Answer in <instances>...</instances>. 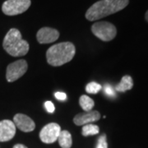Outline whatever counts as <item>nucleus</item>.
I'll use <instances>...</instances> for the list:
<instances>
[{"mask_svg":"<svg viewBox=\"0 0 148 148\" xmlns=\"http://www.w3.org/2000/svg\"><path fill=\"white\" fill-rule=\"evenodd\" d=\"M54 96L55 98L58 100V101H64L67 99V95L64 93V92H60V91H58L54 94Z\"/></svg>","mask_w":148,"mask_h":148,"instance_id":"nucleus-20","label":"nucleus"},{"mask_svg":"<svg viewBox=\"0 0 148 148\" xmlns=\"http://www.w3.org/2000/svg\"><path fill=\"white\" fill-rule=\"evenodd\" d=\"M101 90V86L97 82H91L86 85V91L90 94H97Z\"/></svg>","mask_w":148,"mask_h":148,"instance_id":"nucleus-16","label":"nucleus"},{"mask_svg":"<svg viewBox=\"0 0 148 148\" xmlns=\"http://www.w3.org/2000/svg\"><path fill=\"white\" fill-rule=\"evenodd\" d=\"M31 3V0H7L2 6V11L7 16H15L26 12Z\"/></svg>","mask_w":148,"mask_h":148,"instance_id":"nucleus-5","label":"nucleus"},{"mask_svg":"<svg viewBox=\"0 0 148 148\" xmlns=\"http://www.w3.org/2000/svg\"><path fill=\"white\" fill-rule=\"evenodd\" d=\"M96 148H108V144L106 142V135L103 134L98 138Z\"/></svg>","mask_w":148,"mask_h":148,"instance_id":"nucleus-17","label":"nucleus"},{"mask_svg":"<svg viewBox=\"0 0 148 148\" xmlns=\"http://www.w3.org/2000/svg\"><path fill=\"white\" fill-rule=\"evenodd\" d=\"M145 18H146V20L148 22V11H147V12H146V14H145Z\"/></svg>","mask_w":148,"mask_h":148,"instance_id":"nucleus-22","label":"nucleus"},{"mask_svg":"<svg viewBox=\"0 0 148 148\" xmlns=\"http://www.w3.org/2000/svg\"><path fill=\"white\" fill-rule=\"evenodd\" d=\"M100 119H101V114L98 111L91 110L77 114L74 117L73 122L76 125L82 126L98 121Z\"/></svg>","mask_w":148,"mask_h":148,"instance_id":"nucleus-11","label":"nucleus"},{"mask_svg":"<svg viewBox=\"0 0 148 148\" xmlns=\"http://www.w3.org/2000/svg\"><path fill=\"white\" fill-rule=\"evenodd\" d=\"M76 49L73 43L62 42L48 49L46 58L48 64L58 67L70 62L75 55Z\"/></svg>","mask_w":148,"mask_h":148,"instance_id":"nucleus-2","label":"nucleus"},{"mask_svg":"<svg viewBox=\"0 0 148 148\" xmlns=\"http://www.w3.org/2000/svg\"><path fill=\"white\" fill-rule=\"evenodd\" d=\"M16 126L13 121L5 119L0 121V142H8L14 138Z\"/></svg>","mask_w":148,"mask_h":148,"instance_id":"nucleus-9","label":"nucleus"},{"mask_svg":"<svg viewBox=\"0 0 148 148\" xmlns=\"http://www.w3.org/2000/svg\"><path fill=\"white\" fill-rule=\"evenodd\" d=\"M132 86H133L132 78L130 76L126 75L122 77L120 82L115 86V90L119 92H125L127 90H131Z\"/></svg>","mask_w":148,"mask_h":148,"instance_id":"nucleus-12","label":"nucleus"},{"mask_svg":"<svg viewBox=\"0 0 148 148\" xmlns=\"http://www.w3.org/2000/svg\"><path fill=\"white\" fill-rule=\"evenodd\" d=\"M91 32L103 41H110L117 35L116 27L108 21H98L91 27Z\"/></svg>","mask_w":148,"mask_h":148,"instance_id":"nucleus-4","label":"nucleus"},{"mask_svg":"<svg viewBox=\"0 0 148 148\" xmlns=\"http://www.w3.org/2000/svg\"><path fill=\"white\" fill-rule=\"evenodd\" d=\"M28 65L26 60L20 59L10 64L7 67L6 78L8 82H13L26 73Z\"/></svg>","mask_w":148,"mask_h":148,"instance_id":"nucleus-6","label":"nucleus"},{"mask_svg":"<svg viewBox=\"0 0 148 148\" xmlns=\"http://www.w3.org/2000/svg\"><path fill=\"white\" fill-rule=\"evenodd\" d=\"M129 0H100L89 8L86 12L88 21H96L123 10L128 5Z\"/></svg>","mask_w":148,"mask_h":148,"instance_id":"nucleus-1","label":"nucleus"},{"mask_svg":"<svg viewBox=\"0 0 148 148\" xmlns=\"http://www.w3.org/2000/svg\"><path fill=\"white\" fill-rule=\"evenodd\" d=\"M3 46L6 52L13 57L26 55L30 49L28 42L22 39L21 32L16 28H12L6 34Z\"/></svg>","mask_w":148,"mask_h":148,"instance_id":"nucleus-3","label":"nucleus"},{"mask_svg":"<svg viewBox=\"0 0 148 148\" xmlns=\"http://www.w3.org/2000/svg\"><path fill=\"white\" fill-rule=\"evenodd\" d=\"M59 37V32L53 28L43 27L36 34V38L40 44H49L57 40Z\"/></svg>","mask_w":148,"mask_h":148,"instance_id":"nucleus-8","label":"nucleus"},{"mask_svg":"<svg viewBox=\"0 0 148 148\" xmlns=\"http://www.w3.org/2000/svg\"><path fill=\"white\" fill-rule=\"evenodd\" d=\"M59 146L62 148H71L73 144V139L70 132L64 130L59 133L58 138Z\"/></svg>","mask_w":148,"mask_h":148,"instance_id":"nucleus-13","label":"nucleus"},{"mask_svg":"<svg viewBox=\"0 0 148 148\" xmlns=\"http://www.w3.org/2000/svg\"><path fill=\"white\" fill-rule=\"evenodd\" d=\"M45 110L49 112V113H53L54 110H55V107H54V105L51 101H46L45 103Z\"/></svg>","mask_w":148,"mask_h":148,"instance_id":"nucleus-19","label":"nucleus"},{"mask_svg":"<svg viewBox=\"0 0 148 148\" xmlns=\"http://www.w3.org/2000/svg\"><path fill=\"white\" fill-rule=\"evenodd\" d=\"M100 132V128L97 125L89 123V124H86L82 127V133L84 137L87 136H92V135H96Z\"/></svg>","mask_w":148,"mask_h":148,"instance_id":"nucleus-15","label":"nucleus"},{"mask_svg":"<svg viewBox=\"0 0 148 148\" xmlns=\"http://www.w3.org/2000/svg\"><path fill=\"white\" fill-rule=\"evenodd\" d=\"M60 132L61 127L58 123H50L41 129V131L40 132V138L44 143H53L58 141Z\"/></svg>","mask_w":148,"mask_h":148,"instance_id":"nucleus-7","label":"nucleus"},{"mask_svg":"<svg viewBox=\"0 0 148 148\" xmlns=\"http://www.w3.org/2000/svg\"><path fill=\"white\" fill-rule=\"evenodd\" d=\"M12 148H28L26 146H24V145H22V144H16L14 147Z\"/></svg>","mask_w":148,"mask_h":148,"instance_id":"nucleus-21","label":"nucleus"},{"mask_svg":"<svg viewBox=\"0 0 148 148\" xmlns=\"http://www.w3.org/2000/svg\"><path fill=\"white\" fill-rule=\"evenodd\" d=\"M105 93L110 97H114L115 96V90L110 85H106L105 86Z\"/></svg>","mask_w":148,"mask_h":148,"instance_id":"nucleus-18","label":"nucleus"},{"mask_svg":"<svg viewBox=\"0 0 148 148\" xmlns=\"http://www.w3.org/2000/svg\"><path fill=\"white\" fill-rule=\"evenodd\" d=\"M79 104L80 106L82 107V109L85 112H88V111L92 110L93 107L95 106V101L89 96L83 95L80 97Z\"/></svg>","mask_w":148,"mask_h":148,"instance_id":"nucleus-14","label":"nucleus"},{"mask_svg":"<svg viewBox=\"0 0 148 148\" xmlns=\"http://www.w3.org/2000/svg\"><path fill=\"white\" fill-rule=\"evenodd\" d=\"M13 123L17 128L25 132L33 131L36 127L35 122L30 117L23 114H17L13 118Z\"/></svg>","mask_w":148,"mask_h":148,"instance_id":"nucleus-10","label":"nucleus"}]
</instances>
